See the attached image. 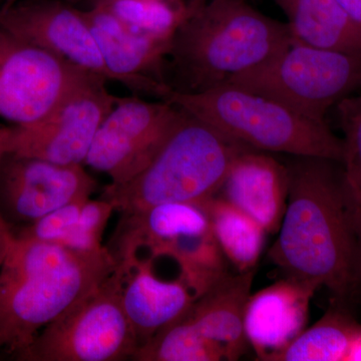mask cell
<instances>
[{"instance_id": "2e32d148", "label": "cell", "mask_w": 361, "mask_h": 361, "mask_svg": "<svg viewBox=\"0 0 361 361\" xmlns=\"http://www.w3.org/2000/svg\"><path fill=\"white\" fill-rule=\"evenodd\" d=\"M212 231L210 217L202 203H165L122 214L113 246L116 262L157 259L168 244L184 235Z\"/></svg>"}, {"instance_id": "d6986e66", "label": "cell", "mask_w": 361, "mask_h": 361, "mask_svg": "<svg viewBox=\"0 0 361 361\" xmlns=\"http://www.w3.org/2000/svg\"><path fill=\"white\" fill-rule=\"evenodd\" d=\"M286 16L294 42L320 47L361 52V27L336 0H274Z\"/></svg>"}, {"instance_id": "5bb4252c", "label": "cell", "mask_w": 361, "mask_h": 361, "mask_svg": "<svg viewBox=\"0 0 361 361\" xmlns=\"http://www.w3.org/2000/svg\"><path fill=\"white\" fill-rule=\"evenodd\" d=\"M111 80L159 97L165 82L149 77L169 56L172 42L133 32L106 9L92 6L85 13Z\"/></svg>"}, {"instance_id": "8fae6325", "label": "cell", "mask_w": 361, "mask_h": 361, "mask_svg": "<svg viewBox=\"0 0 361 361\" xmlns=\"http://www.w3.org/2000/svg\"><path fill=\"white\" fill-rule=\"evenodd\" d=\"M96 188V180L82 165H59L7 154L0 167V215L13 231L90 198Z\"/></svg>"}, {"instance_id": "ffe728a7", "label": "cell", "mask_w": 361, "mask_h": 361, "mask_svg": "<svg viewBox=\"0 0 361 361\" xmlns=\"http://www.w3.org/2000/svg\"><path fill=\"white\" fill-rule=\"evenodd\" d=\"M204 205L214 237L225 257L239 272L253 270L264 246V228L220 197L209 199Z\"/></svg>"}, {"instance_id": "3957f363", "label": "cell", "mask_w": 361, "mask_h": 361, "mask_svg": "<svg viewBox=\"0 0 361 361\" xmlns=\"http://www.w3.org/2000/svg\"><path fill=\"white\" fill-rule=\"evenodd\" d=\"M247 0H210L188 9L169 56L196 92L258 68L292 42L286 23L268 18Z\"/></svg>"}, {"instance_id": "30bf717a", "label": "cell", "mask_w": 361, "mask_h": 361, "mask_svg": "<svg viewBox=\"0 0 361 361\" xmlns=\"http://www.w3.org/2000/svg\"><path fill=\"white\" fill-rule=\"evenodd\" d=\"M180 115V109L163 99H118L97 130L85 165L109 176L111 184L128 182L149 165Z\"/></svg>"}, {"instance_id": "9a60e30c", "label": "cell", "mask_w": 361, "mask_h": 361, "mask_svg": "<svg viewBox=\"0 0 361 361\" xmlns=\"http://www.w3.org/2000/svg\"><path fill=\"white\" fill-rule=\"evenodd\" d=\"M317 288L310 282L287 277L249 297L244 329L258 360L266 361L303 331Z\"/></svg>"}, {"instance_id": "44dd1931", "label": "cell", "mask_w": 361, "mask_h": 361, "mask_svg": "<svg viewBox=\"0 0 361 361\" xmlns=\"http://www.w3.org/2000/svg\"><path fill=\"white\" fill-rule=\"evenodd\" d=\"M360 325L337 311H329L266 361H346Z\"/></svg>"}, {"instance_id": "484cf974", "label": "cell", "mask_w": 361, "mask_h": 361, "mask_svg": "<svg viewBox=\"0 0 361 361\" xmlns=\"http://www.w3.org/2000/svg\"><path fill=\"white\" fill-rule=\"evenodd\" d=\"M114 211V206L104 198L87 199L77 225L61 246L85 253L101 251L104 248L102 237Z\"/></svg>"}, {"instance_id": "9c48e42d", "label": "cell", "mask_w": 361, "mask_h": 361, "mask_svg": "<svg viewBox=\"0 0 361 361\" xmlns=\"http://www.w3.org/2000/svg\"><path fill=\"white\" fill-rule=\"evenodd\" d=\"M89 75L0 26V118L13 126L39 122Z\"/></svg>"}, {"instance_id": "277c9868", "label": "cell", "mask_w": 361, "mask_h": 361, "mask_svg": "<svg viewBox=\"0 0 361 361\" xmlns=\"http://www.w3.org/2000/svg\"><path fill=\"white\" fill-rule=\"evenodd\" d=\"M253 151L314 157L343 163V141L325 122L236 85L185 92L164 85L160 97Z\"/></svg>"}, {"instance_id": "cb8c5ba5", "label": "cell", "mask_w": 361, "mask_h": 361, "mask_svg": "<svg viewBox=\"0 0 361 361\" xmlns=\"http://www.w3.org/2000/svg\"><path fill=\"white\" fill-rule=\"evenodd\" d=\"M92 6L106 9L133 32L165 42H172L188 13L167 0H94Z\"/></svg>"}, {"instance_id": "6da1fadb", "label": "cell", "mask_w": 361, "mask_h": 361, "mask_svg": "<svg viewBox=\"0 0 361 361\" xmlns=\"http://www.w3.org/2000/svg\"><path fill=\"white\" fill-rule=\"evenodd\" d=\"M339 161L299 157L269 257L288 277L348 295L361 280V200Z\"/></svg>"}, {"instance_id": "4316f807", "label": "cell", "mask_w": 361, "mask_h": 361, "mask_svg": "<svg viewBox=\"0 0 361 361\" xmlns=\"http://www.w3.org/2000/svg\"><path fill=\"white\" fill-rule=\"evenodd\" d=\"M14 236L11 227L0 215V267L6 260L7 253L13 244Z\"/></svg>"}, {"instance_id": "52a82bcc", "label": "cell", "mask_w": 361, "mask_h": 361, "mask_svg": "<svg viewBox=\"0 0 361 361\" xmlns=\"http://www.w3.org/2000/svg\"><path fill=\"white\" fill-rule=\"evenodd\" d=\"M137 349L116 267L103 283L45 326L18 360L121 361L133 360Z\"/></svg>"}, {"instance_id": "ba28073f", "label": "cell", "mask_w": 361, "mask_h": 361, "mask_svg": "<svg viewBox=\"0 0 361 361\" xmlns=\"http://www.w3.org/2000/svg\"><path fill=\"white\" fill-rule=\"evenodd\" d=\"M106 82L89 75L39 122L11 126L9 154L84 165L97 130L118 99L106 90Z\"/></svg>"}, {"instance_id": "7c38bea8", "label": "cell", "mask_w": 361, "mask_h": 361, "mask_svg": "<svg viewBox=\"0 0 361 361\" xmlns=\"http://www.w3.org/2000/svg\"><path fill=\"white\" fill-rule=\"evenodd\" d=\"M0 26L80 70L111 80L85 13L59 4L6 8Z\"/></svg>"}, {"instance_id": "603a6c76", "label": "cell", "mask_w": 361, "mask_h": 361, "mask_svg": "<svg viewBox=\"0 0 361 361\" xmlns=\"http://www.w3.org/2000/svg\"><path fill=\"white\" fill-rule=\"evenodd\" d=\"M137 361H218L225 355L219 346L209 341L185 314L157 332L135 351Z\"/></svg>"}, {"instance_id": "ac0fdd59", "label": "cell", "mask_w": 361, "mask_h": 361, "mask_svg": "<svg viewBox=\"0 0 361 361\" xmlns=\"http://www.w3.org/2000/svg\"><path fill=\"white\" fill-rule=\"evenodd\" d=\"M253 276L254 270L236 276L226 273L187 311L202 336L222 349L225 360H237L245 353L244 316Z\"/></svg>"}, {"instance_id": "5b68a950", "label": "cell", "mask_w": 361, "mask_h": 361, "mask_svg": "<svg viewBox=\"0 0 361 361\" xmlns=\"http://www.w3.org/2000/svg\"><path fill=\"white\" fill-rule=\"evenodd\" d=\"M247 151L253 149L182 111L149 165L123 184L109 185L102 198L121 214L165 203H202L218 194L235 159Z\"/></svg>"}, {"instance_id": "f1b7e54d", "label": "cell", "mask_w": 361, "mask_h": 361, "mask_svg": "<svg viewBox=\"0 0 361 361\" xmlns=\"http://www.w3.org/2000/svg\"><path fill=\"white\" fill-rule=\"evenodd\" d=\"M11 127L0 126V167L7 154H9V145H11Z\"/></svg>"}, {"instance_id": "8992f818", "label": "cell", "mask_w": 361, "mask_h": 361, "mask_svg": "<svg viewBox=\"0 0 361 361\" xmlns=\"http://www.w3.org/2000/svg\"><path fill=\"white\" fill-rule=\"evenodd\" d=\"M272 97L325 122L334 104L361 90V52L294 42L265 63L224 82Z\"/></svg>"}, {"instance_id": "83f0119b", "label": "cell", "mask_w": 361, "mask_h": 361, "mask_svg": "<svg viewBox=\"0 0 361 361\" xmlns=\"http://www.w3.org/2000/svg\"><path fill=\"white\" fill-rule=\"evenodd\" d=\"M356 25L361 27V0H336Z\"/></svg>"}, {"instance_id": "d4e9b609", "label": "cell", "mask_w": 361, "mask_h": 361, "mask_svg": "<svg viewBox=\"0 0 361 361\" xmlns=\"http://www.w3.org/2000/svg\"><path fill=\"white\" fill-rule=\"evenodd\" d=\"M336 106L344 134L342 165L351 186L361 200V94H351Z\"/></svg>"}, {"instance_id": "4fadbf2b", "label": "cell", "mask_w": 361, "mask_h": 361, "mask_svg": "<svg viewBox=\"0 0 361 361\" xmlns=\"http://www.w3.org/2000/svg\"><path fill=\"white\" fill-rule=\"evenodd\" d=\"M121 297L137 341V349L157 332L186 314L197 296L182 279H164L154 268V259L116 263Z\"/></svg>"}, {"instance_id": "e0dca14e", "label": "cell", "mask_w": 361, "mask_h": 361, "mask_svg": "<svg viewBox=\"0 0 361 361\" xmlns=\"http://www.w3.org/2000/svg\"><path fill=\"white\" fill-rule=\"evenodd\" d=\"M289 193L288 169L258 151L240 154L216 196L255 220L266 232L280 229Z\"/></svg>"}, {"instance_id": "f546056e", "label": "cell", "mask_w": 361, "mask_h": 361, "mask_svg": "<svg viewBox=\"0 0 361 361\" xmlns=\"http://www.w3.org/2000/svg\"><path fill=\"white\" fill-rule=\"evenodd\" d=\"M346 361H361V325L351 343Z\"/></svg>"}, {"instance_id": "7402d4cb", "label": "cell", "mask_w": 361, "mask_h": 361, "mask_svg": "<svg viewBox=\"0 0 361 361\" xmlns=\"http://www.w3.org/2000/svg\"><path fill=\"white\" fill-rule=\"evenodd\" d=\"M161 257L174 261L180 278L197 298L226 274L225 256L212 231L179 237L166 246L158 258Z\"/></svg>"}, {"instance_id": "7a4b0ae2", "label": "cell", "mask_w": 361, "mask_h": 361, "mask_svg": "<svg viewBox=\"0 0 361 361\" xmlns=\"http://www.w3.org/2000/svg\"><path fill=\"white\" fill-rule=\"evenodd\" d=\"M116 267L106 247L85 253L14 237L0 267V353L18 360L45 326L103 283Z\"/></svg>"}]
</instances>
